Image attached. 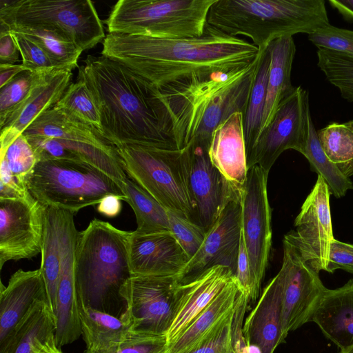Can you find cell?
<instances>
[{
    "mask_svg": "<svg viewBox=\"0 0 353 353\" xmlns=\"http://www.w3.org/2000/svg\"><path fill=\"white\" fill-rule=\"evenodd\" d=\"M261 57L221 77L158 89L165 131L177 150L208 149L214 130L232 114H244Z\"/></svg>",
    "mask_w": 353,
    "mask_h": 353,
    "instance_id": "3",
    "label": "cell"
},
{
    "mask_svg": "<svg viewBox=\"0 0 353 353\" xmlns=\"http://www.w3.org/2000/svg\"><path fill=\"white\" fill-rule=\"evenodd\" d=\"M78 233L74 225V214L63 210L61 270L54 313L55 342L59 348L73 343L81 335L80 301L74 274Z\"/></svg>",
    "mask_w": 353,
    "mask_h": 353,
    "instance_id": "19",
    "label": "cell"
},
{
    "mask_svg": "<svg viewBox=\"0 0 353 353\" xmlns=\"http://www.w3.org/2000/svg\"><path fill=\"white\" fill-rule=\"evenodd\" d=\"M128 256L132 276H178L190 259L170 230L130 232Z\"/></svg>",
    "mask_w": 353,
    "mask_h": 353,
    "instance_id": "20",
    "label": "cell"
},
{
    "mask_svg": "<svg viewBox=\"0 0 353 353\" xmlns=\"http://www.w3.org/2000/svg\"><path fill=\"white\" fill-rule=\"evenodd\" d=\"M259 50L261 57L243 114V134L247 156L261 132L270 63L268 48Z\"/></svg>",
    "mask_w": 353,
    "mask_h": 353,
    "instance_id": "35",
    "label": "cell"
},
{
    "mask_svg": "<svg viewBox=\"0 0 353 353\" xmlns=\"http://www.w3.org/2000/svg\"><path fill=\"white\" fill-rule=\"evenodd\" d=\"M177 276H132L121 289L125 310L120 317L130 330L166 336L179 301Z\"/></svg>",
    "mask_w": 353,
    "mask_h": 353,
    "instance_id": "11",
    "label": "cell"
},
{
    "mask_svg": "<svg viewBox=\"0 0 353 353\" xmlns=\"http://www.w3.org/2000/svg\"><path fill=\"white\" fill-rule=\"evenodd\" d=\"M311 321L340 350L353 347V279L340 288H327Z\"/></svg>",
    "mask_w": 353,
    "mask_h": 353,
    "instance_id": "25",
    "label": "cell"
},
{
    "mask_svg": "<svg viewBox=\"0 0 353 353\" xmlns=\"http://www.w3.org/2000/svg\"><path fill=\"white\" fill-rule=\"evenodd\" d=\"M330 192L323 177L317 180L299 214L296 230L284 237L297 248L302 259L317 272H327L331 243L334 239L330 205Z\"/></svg>",
    "mask_w": 353,
    "mask_h": 353,
    "instance_id": "16",
    "label": "cell"
},
{
    "mask_svg": "<svg viewBox=\"0 0 353 353\" xmlns=\"http://www.w3.org/2000/svg\"><path fill=\"white\" fill-rule=\"evenodd\" d=\"M129 233L97 219L79 232L74 274L80 304L119 318L124 313L121 292L132 276Z\"/></svg>",
    "mask_w": 353,
    "mask_h": 353,
    "instance_id": "4",
    "label": "cell"
},
{
    "mask_svg": "<svg viewBox=\"0 0 353 353\" xmlns=\"http://www.w3.org/2000/svg\"><path fill=\"white\" fill-rule=\"evenodd\" d=\"M81 335L87 350L105 349L121 341L129 332L119 317L80 304Z\"/></svg>",
    "mask_w": 353,
    "mask_h": 353,
    "instance_id": "32",
    "label": "cell"
},
{
    "mask_svg": "<svg viewBox=\"0 0 353 353\" xmlns=\"http://www.w3.org/2000/svg\"><path fill=\"white\" fill-rule=\"evenodd\" d=\"M208 152L214 166L241 192L248 171L243 113L232 114L214 130Z\"/></svg>",
    "mask_w": 353,
    "mask_h": 353,
    "instance_id": "21",
    "label": "cell"
},
{
    "mask_svg": "<svg viewBox=\"0 0 353 353\" xmlns=\"http://www.w3.org/2000/svg\"><path fill=\"white\" fill-rule=\"evenodd\" d=\"M79 73L98 106L102 133L113 144L177 150L165 129L157 87L103 55H88Z\"/></svg>",
    "mask_w": 353,
    "mask_h": 353,
    "instance_id": "2",
    "label": "cell"
},
{
    "mask_svg": "<svg viewBox=\"0 0 353 353\" xmlns=\"http://www.w3.org/2000/svg\"><path fill=\"white\" fill-rule=\"evenodd\" d=\"M234 276L230 268L217 265L195 280L180 284L178 309L166 335L168 343L204 310Z\"/></svg>",
    "mask_w": 353,
    "mask_h": 353,
    "instance_id": "23",
    "label": "cell"
},
{
    "mask_svg": "<svg viewBox=\"0 0 353 353\" xmlns=\"http://www.w3.org/2000/svg\"><path fill=\"white\" fill-rule=\"evenodd\" d=\"M310 118L308 92L301 86L295 87L261 132L247 156L248 169L257 165L269 173L285 150L292 149L303 154Z\"/></svg>",
    "mask_w": 353,
    "mask_h": 353,
    "instance_id": "13",
    "label": "cell"
},
{
    "mask_svg": "<svg viewBox=\"0 0 353 353\" xmlns=\"http://www.w3.org/2000/svg\"><path fill=\"white\" fill-rule=\"evenodd\" d=\"M339 353H353V347L347 350H340Z\"/></svg>",
    "mask_w": 353,
    "mask_h": 353,
    "instance_id": "54",
    "label": "cell"
},
{
    "mask_svg": "<svg viewBox=\"0 0 353 353\" xmlns=\"http://www.w3.org/2000/svg\"><path fill=\"white\" fill-rule=\"evenodd\" d=\"M71 70L43 74L26 101L1 126V131L21 134L42 113L54 106L70 84Z\"/></svg>",
    "mask_w": 353,
    "mask_h": 353,
    "instance_id": "28",
    "label": "cell"
},
{
    "mask_svg": "<svg viewBox=\"0 0 353 353\" xmlns=\"http://www.w3.org/2000/svg\"><path fill=\"white\" fill-rule=\"evenodd\" d=\"M0 198L26 197L30 194L27 179L37 162L25 135L1 132Z\"/></svg>",
    "mask_w": 353,
    "mask_h": 353,
    "instance_id": "26",
    "label": "cell"
},
{
    "mask_svg": "<svg viewBox=\"0 0 353 353\" xmlns=\"http://www.w3.org/2000/svg\"><path fill=\"white\" fill-rule=\"evenodd\" d=\"M234 310V308L187 353H235L231 334Z\"/></svg>",
    "mask_w": 353,
    "mask_h": 353,
    "instance_id": "44",
    "label": "cell"
},
{
    "mask_svg": "<svg viewBox=\"0 0 353 353\" xmlns=\"http://www.w3.org/2000/svg\"><path fill=\"white\" fill-rule=\"evenodd\" d=\"M343 270L353 274V244L334 239L331 243L327 272Z\"/></svg>",
    "mask_w": 353,
    "mask_h": 353,
    "instance_id": "47",
    "label": "cell"
},
{
    "mask_svg": "<svg viewBox=\"0 0 353 353\" xmlns=\"http://www.w3.org/2000/svg\"><path fill=\"white\" fill-rule=\"evenodd\" d=\"M248 303V297L241 290L236 300L231 325L232 342L235 353H248V346L243 333V323Z\"/></svg>",
    "mask_w": 353,
    "mask_h": 353,
    "instance_id": "46",
    "label": "cell"
},
{
    "mask_svg": "<svg viewBox=\"0 0 353 353\" xmlns=\"http://www.w3.org/2000/svg\"><path fill=\"white\" fill-rule=\"evenodd\" d=\"M182 151L193 208L192 221L207 232L226 205L239 196L241 192L214 166L208 155V149L189 145Z\"/></svg>",
    "mask_w": 353,
    "mask_h": 353,
    "instance_id": "15",
    "label": "cell"
},
{
    "mask_svg": "<svg viewBox=\"0 0 353 353\" xmlns=\"http://www.w3.org/2000/svg\"><path fill=\"white\" fill-rule=\"evenodd\" d=\"M330 5L348 21H353V0H329Z\"/></svg>",
    "mask_w": 353,
    "mask_h": 353,
    "instance_id": "52",
    "label": "cell"
},
{
    "mask_svg": "<svg viewBox=\"0 0 353 353\" xmlns=\"http://www.w3.org/2000/svg\"><path fill=\"white\" fill-rule=\"evenodd\" d=\"M43 74L24 70L0 88V127L26 101Z\"/></svg>",
    "mask_w": 353,
    "mask_h": 353,
    "instance_id": "40",
    "label": "cell"
},
{
    "mask_svg": "<svg viewBox=\"0 0 353 353\" xmlns=\"http://www.w3.org/2000/svg\"><path fill=\"white\" fill-rule=\"evenodd\" d=\"M268 176V173L260 166L251 167L240 192L241 231L248 254L252 280L250 301H255L259 297L272 245Z\"/></svg>",
    "mask_w": 353,
    "mask_h": 353,
    "instance_id": "12",
    "label": "cell"
},
{
    "mask_svg": "<svg viewBox=\"0 0 353 353\" xmlns=\"http://www.w3.org/2000/svg\"><path fill=\"white\" fill-rule=\"evenodd\" d=\"M259 53L253 43L208 24L201 37L188 39L108 33L101 51L158 89L223 76L249 65Z\"/></svg>",
    "mask_w": 353,
    "mask_h": 353,
    "instance_id": "1",
    "label": "cell"
},
{
    "mask_svg": "<svg viewBox=\"0 0 353 353\" xmlns=\"http://www.w3.org/2000/svg\"><path fill=\"white\" fill-rule=\"evenodd\" d=\"M248 346V353H261V350L256 345H250Z\"/></svg>",
    "mask_w": 353,
    "mask_h": 353,
    "instance_id": "53",
    "label": "cell"
},
{
    "mask_svg": "<svg viewBox=\"0 0 353 353\" xmlns=\"http://www.w3.org/2000/svg\"><path fill=\"white\" fill-rule=\"evenodd\" d=\"M166 336L150 335L129 330L119 343L105 349L87 350L85 353H165Z\"/></svg>",
    "mask_w": 353,
    "mask_h": 353,
    "instance_id": "41",
    "label": "cell"
},
{
    "mask_svg": "<svg viewBox=\"0 0 353 353\" xmlns=\"http://www.w3.org/2000/svg\"><path fill=\"white\" fill-rule=\"evenodd\" d=\"M241 289L234 279L180 334L168 343L165 353H187L232 312Z\"/></svg>",
    "mask_w": 353,
    "mask_h": 353,
    "instance_id": "30",
    "label": "cell"
},
{
    "mask_svg": "<svg viewBox=\"0 0 353 353\" xmlns=\"http://www.w3.org/2000/svg\"><path fill=\"white\" fill-rule=\"evenodd\" d=\"M324 0H215L207 24L229 36H245L259 50L329 24Z\"/></svg>",
    "mask_w": 353,
    "mask_h": 353,
    "instance_id": "5",
    "label": "cell"
},
{
    "mask_svg": "<svg viewBox=\"0 0 353 353\" xmlns=\"http://www.w3.org/2000/svg\"><path fill=\"white\" fill-rule=\"evenodd\" d=\"M20 52L10 31L0 29V65L14 64L19 61Z\"/></svg>",
    "mask_w": 353,
    "mask_h": 353,
    "instance_id": "49",
    "label": "cell"
},
{
    "mask_svg": "<svg viewBox=\"0 0 353 353\" xmlns=\"http://www.w3.org/2000/svg\"><path fill=\"white\" fill-rule=\"evenodd\" d=\"M55 316L48 300L37 299L0 343V353H41L55 342Z\"/></svg>",
    "mask_w": 353,
    "mask_h": 353,
    "instance_id": "27",
    "label": "cell"
},
{
    "mask_svg": "<svg viewBox=\"0 0 353 353\" xmlns=\"http://www.w3.org/2000/svg\"><path fill=\"white\" fill-rule=\"evenodd\" d=\"M241 232V195L231 200L206 232L197 252L177 276L180 284L190 283L210 268L222 265L236 270Z\"/></svg>",
    "mask_w": 353,
    "mask_h": 353,
    "instance_id": "18",
    "label": "cell"
},
{
    "mask_svg": "<svg viewBox=\"0 0 353 353\" xmlns=\"http://www.w3.org/2000/svg\"><path fill=\"white\" fill-rule=\"evenodd\" d=\"M30 194L45 207L76 214L114 196L125 200L119 183L111 176L84 162L67 159L38 161L27 179Z\"/></svg>",
    "mask_w": 353,
    "mask_h": 353,
    "instance_id": "7",
    "label": "cell"
},
{
    "mask_svg": "<svg viewBox=\"0 0 353 353\" xmlns=\"http://www.w3.org/2000/svg\"><path fill=\"white\" fill-rule=\"evenodd\" d=\"M170 230L191 259L201 246L206 232L199 225L179 214L168 210Z\"/></svg>",
    "mask_w": 353,
    "mask_h": 353,
    "instance_id": "42",
    "label": "cell"
},
{
    "mask_svg": "<svg viewBox=\"0 0 353 353\" xmlns=\"http://www.w3.org/2000/svg\"><path fill=\"white\" fill-rule=\"evenodd\" d=\"M283 257L279 273L282 282V334H288L312 317L327 289L319 273L302 259L297 248L283 239Z\"/></svg>",
    "mask_w": 353,
    "mask_h": 353,
    "instance_id": "14",
    "label": "cell"
},
{
    "mask_svg": "<svg viewBox=\"0 0 353 353\" xmlns=\"http://www.w3.org/2000/svg\"><path fill=\"white\" fill-rule=\"evenodd\" d=\"M235 277L241 291L250 302L252 293V280L250 261L242 231L241 232L239 249Z\"/></svg>",
    "mask_w": 353,
    "mask_h": 353,
    "instance_id": "48",
    "label": "cell"
},
{
    "mask_svg": "<svg viewBox=\"0 0 353 353\" xmlns=\"http://www.w3.org/2000/svg\"><path fill=\"white\" fill-rule=\"evenodd\" d=\"M23 134L37 161L67 159L87 163L111 176L119 185L127 178L117 147L99 130L56 105L42 113Z\"/></svg>",
    "mask_w": 353,
    "mask_h": 353,
    "instance_id": "6",
    "label": "cell"
},
{
    "mask_svg": "<svg viewBox=\"0 0 353 353\" xmlns=\"http://www.w3.org/2000/svg\"><path fill=\"white\" fill-rule=\"evenodd\" d=\"M10 32L19 47L22 65L26 70L43 74L59 69L46 51L32 39L22 33Z\"/></svg>",
    "mask_w": 353,
    "mask_h": 353,
    "instance_id": "43",
    "label": "cell"
},
{
    "mask_svg": "<svg viewBox=\"0 0 353 353\" xmlns=\"http://www.w3.org/2000/svg\"><path fill=\"white\" fill-rule=\"evenodd\" d=\"M121 208V200L114 196H106L97 206V210L100 214L109 217L117 216Z\"/></svg>",
    "mask_w": 353,
    "mask_h": 353,
    "instance_id": "50",
    "label": "cell"
},
{
    "mask_svg": "<svg viewBox=\"0 0 353 353\" xmlns=\"http://www.w3.org/2000/svg\"><path fill=\"white\" fill-rule=\"evenodd\" d=\"M281 303L282 282L279 272L264 288L243 325L248 345L257 346L261 353H274L285 342L282 334Z\"/></svg>",
    "mask_w": 353,
    "mask_h": 353,
    "instance_id": "22",
    "label": "cell"
},
{
    "mask_svg": "<svg viewBox=\"0 0 353 353\" xmlns=\"http://www.w3.org/2000/svg\"><path fill=\"white\" fill-rule=\"evenodd\" d=\"M345 123L349 125L350 127H351L352 128H353V120H350L347 122H345Z\"/></svg>",
    "mask_w": 353,
    "mask_h": 353,
    "instance_id": "55",
    "label": "cell"
},
{
    "mask_svg": "<svg viewBox=\"0 0 353 353\" xmlns=\"http://www.w3.org/2000/svg\"><path fill=\"white\" fill-rule=\"evenodd\" d=\"M21 26L59 30L82 51L105 37L102 21L90 0H0V28Z\"/></svg>",
    "mask_w": 353,
    "mask_h": 353,
    "instance_id": "9",
    "label": "cell"
},
{
    "mask_svg": "<svg viewBox=\"0 0 353 353\" xmlns=\"http://www.w3.org/2000/svg\"><path fill=\"white\" fill-rule=\"evenodd\" d=\"M308 39L317 48L353 55V30L338 28L329 23L310 33Z\"/></svg>",
    "mask_w": 353,
    "mask_h": 353,
    "instance_id": "45",
    "label": "cell"
},
{
    "mask_svg": "<svg viewBox=\"0 0 353 353\" xmlns=\"http://www.w3.org/2000/svg\"><path fill=\"white\" fill-rule=\"evenodd\" d=\"M303 155L307 159L311 170L323 177L331 194L341 198L348 190L353 189V182L342 173L324 152L312 118L309 120L307 143Z\"/></svg>",
    "mask_w": 353,
    "mask_h": 353,
    "instance_id": "36",
    "label": "cell"
},
{
    "mask_svg": "<svg viewBox=\"0 0 353 353\" xmlns=\"http://www.w3.org/2000/svg\"><path fill=\"white\" fill-rule=\"evenodd\" d=\"M40 299L48 300L40 268L28 271L20 269L10 276L6 287L1 283L0 343L27 314L32 305Z\"/></svg>",
    "mask_w": 353,
    "mask_h": 353,
    "instance_id": "24",
    "label": "cell"
},
{
    "mask_svg": "<svg viewBox=\"0 0 353 353\" xmlns=\"http://www.w3.org/2000/svg\"><path fill=\"white\" fill-rule=\"evenodd\" d=\"M5 30L30 37L46 51L59 69L72 71L78 66V59L83 51L64 32L42 26H21Z\"/></svg>",
    "mask_w": 353,
    "mask_h": 353,
    "instance_id": "34",
    "label": "cell"
},
{
    "mask_svg": "<svg viewBox=\"0 0 353 353\" xmlns=\"http://www.w3.org/2000/svg\"><path fill=\"white\" fill-rule=\"evenodd\" d=\"M45 206L31 194L0 198V269L41 252Z\"/></svg>",
    "mask_w": 353,
    "mask_h": 353,
    "instance_id": "17",
    "label": "cell"
},
{
    "mask_svg": "<svg viewBox=\"0 0 353 353\" xmlns=\"http://www.w3.org/2000/svg\"><path fill=\"white\" fill-rule=\"evenodd\" d=\"M267 48L270 55V63L261 132L269 124L280 103L295 88L291 82L292 63L296 53L293 37L276 39Z\"/></svg>",
    "mask_w": 353,
    "mask_h": 353,
    "instance_id": "29",
    "label": "cell"
},
{
    "mask_svg": "<svg viewBox=\"0 0 353 353\" xmlns=\"http://www.w3.org/2000/svg\"><path fill=\"white\" fill-rule=\"evenodd\" d=\"M320 144L329 159L347 177L353 175V128L345 123H332L317 131Z\"/></svg>",
    "mask_w": 353,
    "mask_h": 353,
    "instance_id": "37",
    "label": "cell"
},
{
    "mask_svg": "<svg viewBox=\"0 0 353 353\" xmlns=\"http://www.w3.org/2000/svg\"><path fill=\"white\" fill-rule=\"evenodd\" d=\"M54 353H63L60 348H57Z\"/></svg>",
    "mask_w": 353,
    "mask_h": 353,
    "instance_id": "56",
    "label": "cell"
},
{
    "mask_svg": "<svg viewBox=\"0 0 353 353\" xmlns=\"http://www.w3.org/2000/svg\"><path fill=\"white\" fill-rule=\"evenodd\" d=\"M127 176L167 210L192 221L182 150L139 145L117 146Z\"/></svg>",
    "mask_w": 353,
    "mask_h": 353,
    "instance_id": "10",
    "label": "cell"
},
{
    "mask_svg": "<svg viewBox=\"0 0 353 353\" xmlns=\"http://www.w3.org/2000/svg\"><path fill=\"white\" fill-rule=\"evenodd\" d=\"M24 70L26 69L22 63L0 65V88L4 86Z\"/></svg>",
    "mask_w": 353,
    "mask_h": 353,
    "instance_id": "51",
    "label": "cell"
},
{
    "mask_svg": "<svg viewBox=\"0 0 353 353\" xmlns=\"http://www.w3.org/2000/svg\"><path fill=\"white\" fill-rule=\"evenodd\" d=\"M215 0H119L105 20L110 34L161 39L201 37Z\"/></svg>",
    "mask_w": 353,
    "mask_h": 353,
    "instance_id": "8",
    "label": "cell"
},
{
    "mask_svg": "<svg viewBox=\"0 0 353 353\" xmlns=\"http://www.w3.org/2000/svg\"><path fill=\"white\" fill-rule=\"evenodd\" d=\"M317 65L327 80L336 87L341 97L353 102V55L318 48Z\"/></svg>",
    "mask_w": 353,
    "mask_h": 353,
    "instance_id": "39",
    "label": "cell"
},
{
    "mask_svg": "<svg viewBox=\"0 0 353 353\" xmlns=\"http://www.w3.org/2000/svg\"><path fill=\"white\" fill-rule=\"evenodd\" d=\"M63 210L45 207L41 248V270L46 286L48 305L55 313L61 261V223Z\"/></svg>",
    "mask_w": 353,
    "mask_h": 353,
    "instance_id": "31",
    "label": "cell"
},
{
    "mask_svg": "<svg viewBox=\"0 0 353 353\" xmlns=\"http://www.w3.org/2000/svg\"><path fill=\"white\" fill-rule=\"evenodd\" d=\"M119 185L126 201L133 210L141 233L170 230L168 210L132 179L125 178Z\"/></svg>",
    "mask_w": 353,
    "mask_h": 353,
    "instance_id": "33",
    "label": "cell"
},
{
    "mask_svg": "<svg viewBox=\"0 0 353 353\" xmlns=\"http://www.w3.org/2000/svg\"><path fill=\"white\" fill-rule=\"evenodd\" d=\"M55 105L72 117L102 132L98 106L81 74L79 73L76 82L69 85Z\"/></svg>",
    "mask_w": 353,
    "mask_h": 353,
    "instance_id": "38",
    "label": "cell"
}]
</instances>
